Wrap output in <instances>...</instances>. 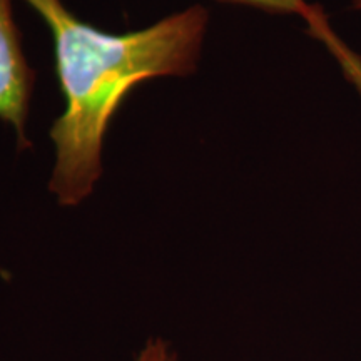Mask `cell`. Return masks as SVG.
Here are the masks:
<instances>
[{
	"instance_id": "obj_1",
	"label": "cell",
	"mask_w": 361,
	"mask_h": 361,
	"mask_svg": "<svg viewBox=\"0 0 361 361\" xmlns=\"http://www.w3.org/2000/svg\"><path fill=\"white\" fill-rule=\"evenodd\" d=\"M49 27L64 111L51 135L56 162L49 189L74 207L102 176L104 141L126 97L141 82L186 78L197 69L209 12L191 6L146 29L111 34L74 16L62 0H25Z\"/></svg>"
},
{
	"instance_id": "obj_2",
	"label": "cell",
	"mask_w": 361,
	"mask_h": 361,
	"mask_svg": "<svg viewBox=\"0 0 361 361\" xmlns=\"http://www.w3.org/2000/svg\"><path fill=\"white\" fill-rule=\"evenodd\" d=\"M35 72L27 62L20 32L13 20L12 0H0V119L16 130L20 149L30 146L27 117Z\"/></svg>"
},
{
	"instance_id": "obj_3",
	"label": "cell",
	"mask_w": 361,
	"mask_h": 361,
	"mask_svg": "<svg viewBox=\"0 0 361 361\" xmlns=\"http://www.w3.org/2000/svg\"><path fill=\"white\" fill-rule=\"evenodd\" d=\"M218 2L236 4L246 6L271 13H286V16H300L306 22V27H311L316 20L326 16L322 7L313 6L306 0H218Z\"/></svg>"
},
{
	"instance_id": "obj_4",
	"label": "cell",
	"mask_w": 361,
	"mask_h": 361,
	"mask_svg": "<svg viewBox=\"0 0 361 361\" xmlns=\"http://www.w3.org/2000/svg\"><path fill=\"white\" fill-rule=\"evenodd\" d=\"M323 44L326 45L328 51L336 57L338 64L341 66L346 78H348L350 82L353 84L356 90L361 94V57L356 56L348 45H345V42H343L335 32H329L326 37L323 39Z\"/></svg>"
},
{
	"instance_id": "obj_5",
	"label": "cell",
	"mask_w": 361,
	"mask_h": 361,
	"mask_svg": "<svg viewBox=\"0 0 361 361\" xmlns=\"http://www.w3.org/2000/svg\"><path fill=\"white\" fill-rule=\"evenodd\" d=\"M139 361H176L174 356L171 355L166 343L161 340H152L147 343V346L139 356Z\"/></svg>"
},
{
	"instance_id": "obj_6",
	"label": "cell",
	"mask_w": 361,
	"mask_h": 361,
	"mask_svg": "<svg viewBox=\"0 0 361 361\" xmlns=\"http://www.w3.org/2000/svg\"><path fill=\"white\" fill-rule=\"evenodd\" d=\"M351 7H353L355 11H361V0H353V4H351Z\"/></svg>"
}]
</instances>
